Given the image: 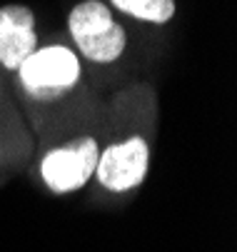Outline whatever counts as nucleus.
Masks as SVG:
<instances>
[{"label":"nucleus","instance_id":"f257e3e1","mask_svg":"<svg viewBox=\"0 0 237 252\" xmlns=\"http://www.w3.org/2000/svg\"><path fill=\"white\" fill-rule=\"evenodd\" d=\"M70 35L83 50L88 60L95 63H113L122 55L125 50V30L118 25L110 15V10L97 3V0H88L73 8L70 13Z\"/></svg>","mask_w":237,"mask_h":252},{"label":"nucleus","instance_id":"f03ea898","mask_svg":"<svg viewBox=\"0 0 237 252\" xmlns=\"http://www.w3.org/2000/svg\"><path fill=\"white\" fill-rule=\"evenodd\" d=\"M18 70H20V80H23L25 90L32 97H40V100L62 95L65 90H70L75 85V80L80 75L78 58L62 45H53V48L30 53Z\"/></svg>","mask_w":237,"mask_h":252},{"label":"nucleus","instance_id":"7ed1b4c3","mask_svg":"<svg viewBox=\"0 0 237 252\" xmlns=\"http://www.w3.org/2000/svg\"><path fill=\"white\" fill-rule=\"evenodd\" d=\"M97 145L92 137H80L43 158L40 172L53 192H73L88 183L97 165Z\"/></svg>","mask_w":237,"mask_h":252},{"label":"nucleus","instance_id":"20e7f679","mask_svg":"<svg viewBox=\"0 0 237 252\" xmlns=\"http://www.w3.org/2000/svg\"><path fill=\"white\" fill-rule=\"evenodd\" d=\"M97 180L103 183V188L113 192L130 190L138 183H143V177L148 172V145L143 137H132L120 145H113L103 153V158H97L95 165Z\"/></svg>","mask_w":237,"mask_h":252},{"label":"nucleus","instance_id":"39448f33","mask_svg":"<svg viewBox=\"0 0 237 252\" xmlns=\"http://www.w3.org/2000/svg\"><path fill=\"white\" fill-rule=\"evenodd\" d=\"M35 18L25 5L0 8V65L18 70L23 60L35 53Z\"/></svg>","mask_w":237,"mask_h":252},{"label":"nucleus","instance_id":"423d86ee","mask_svg":"<svg viewBox=\"0 0 237 252\" xmlns=\"http://www.w3.org/2000/svg\"><path fill=\"white\" fill-rule=\"evenodd\" d=\"M113 5L148 23H167L175 15V0H113Z\"/></svg>","mask_w":237,"mask_h":252}]
</instances>
